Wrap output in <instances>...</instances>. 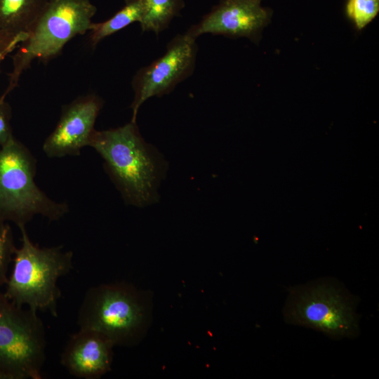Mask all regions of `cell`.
<instances>
[{
  "mask_svg": "<svg viewBox=\"0 0 379 379\" xmlns=\"http://www.w3.org/2000/svg\"><path fill=\"white\" fill-rule=\"evenodd\" d=\"M89 146L102 158L105 171L126 204L143 207L157 201L165 162L142 138L136 122L95 130Z\"/></svg>",
  "mask_w": 379,
  "mask_h": 379,
  "instance_id": "6da1fadb",
  "label": "cell"
},
{
  "mask_svg": "<svg viewBox=\"0 0 379 379\" xmlns=\"http://www.w3.org/2000/svg\"><path fill=\"white\" fill-rule=\"evenodd\" d=\"M19 229L22 245L15 250L4 293L17 305L57 317L61 295L57 283L72 270L73 253L60 246L41 248L30 240L25 226Z\"/></svg>",
  "mask_w": 379,
  "mask_h": 379,
  "instance_id": "7a4b0ae2",
  "label": "cell"
},
{
  "mask_svg": "<svg viewBox=\"0 0 379 379\" xmlns=\"http://www.w3.org/2000/svg\"><path fill=\"white\" fill-rule=\"evenodd\" d=\"M0 63H1V62H0Z\"/></svg>",
  "mask_w": 379,
  "mask_h": 379,
  "instance_id": "ffe728a7",
  "label": "cell"
},
{
  "mask_svg": "<svg viewBox=\"0 0 379 379\" xmlns=\"http://www.w3.org/2000/svg\"><path fill=\"white\" fill-rule=\"evenodd\" d=\"M37 311L0 291V379H41L46 339Z\"/></svg>",
  "mask_w": 379,
  "mask_h": 379,
  "instance_id": "8992f818",
  "label": "cell"
},
{
  "mask_svg": "<svg viewBox=\"0 0 379 379\" xmlns=\"http://www.w3.org/2000/svg\"><path fill=\"white\" fill-rule=\"evenodd\" d=\"M96 11L91 0H48L13 58L8 85L2 95L6 98L18 86L34 60L48 62L72 38L86 33Z\"/></svg>",
  "mask_w": 379,
  "mask_h": 379,
  "instance_id": "3957f363",
  "label": "cell"
},
{
  "mask_svg": "<svg viewBox=\"0 0 379 379\" xmlns=\"http://www.w3.org/2000/svg\"><path fill=\"white\" fill-rule=\"evenodd\" d=\"M142 3L141 29L156 34L166 29L185 6L183 0H142Z\"/></svg>",
  "mask_w": 379,
  "mask_h": 379,
  "instance_id": "5bb4252c",
  "label": "cell"
},
{
  "mask_svg": "<svg viewBox=\"0 0 379 379\" xmlns=\"http://www.w3.org/2000/svg\"><path fill=\"white\" fill-rule=\"evenodd\" d=\"M103 106L102 100L91 93L80 96L62 107L60 119L43 145L51 158L78 156L89 146L94 126Z\"/></svg>",
  "mask_w": 379,
  "mask_h": 379,
  "instance_id": "9c48e42d",
  "label": "cell"
},
{
  "mask_svg": "<svg viewBox=\"0 0 379 379\" xmlns=\"http://www.w3.org/2000/svg\"><path fill=\"white\" fill-rule=\"evenodd\" d=\"M36 160L14 137L0 147V221L25 226L35 215L58 220L69 212L66 203L49 198L35 183Z\"/></svg>",
  "mask_w": 379,
  "mask_h": 379,
  "instance_id": "277c9868",
  "label": "cell"
},
{
  "mask_svg": "<svg viewBox=\"0 0 379 379\" xmlns=\"http://www.w3.org/2000/svg\"><path fill=\"white\" fill-rule=\"evenodd\" d=\"M357 302L336 281L321 279L290 291L285 307V321L312 328L331 338L359 335Z\"/></svg>",
  "mask_w": 379,
  "mask_h": 379,
  "instance_id": "5b68a950",
  "label": "cell"
},
{
  "mask_svg": "<svg viewBox=\"0 0 379 379\" xmlns=\"http://www.w3.org/2000/svg\"><path fill=\"white\" fill-rule=\"evenodd\" d=\"M11 109L5 97L0 96V147L7 144L14 136L11 125Z\"/></svg>",
  "mask_w": 379,
  "mask_h": 379,
  "instance_id": "e0dca14e",
  "label": "cell"
},
{
  "mask_svg": "<svg viewBox=\"0 0 379 379\" xmlns=\"http://www.w3.org/2000/svg\"><path fill=\"white\" fill-rule=\"evenodd\" d=\"M16 248L11 226L0 221V291L7 282L8 266L13 261Z\"/></svg>",
  "mask_w": 379,
  "mask_h": 379,
  "instance_id": "2e32d148",
  "label": "cell"
},
{
  "mask_svg": "<svg viewBox=\"0 0 379 379\" xmlns=\"http://www.w3.org/2000/svg\"><path fill=\"white\" fill-rule=\"evenodd\" d=\"M256 1H261L262 0H256Z\"/></svg>",
  "mask_w": 379,
  "mask_h": 379,
  "instance_id": "d6986e66",
  "label": "cell"
},
{
  "mask_svg": "<svg viewBox=\"0 0 379 379\" xmlns=\"http://www.w3.org/2000/svg\"><path fill=\"white\" fill-rule=\"evenodd\" d=\"M345 11L357 29L366 27L379 12V0H347Z\"/></svg>",
  "mask_w": 379,
  "mask_h": 379,
  "instance_id": "9a60e30c",
  "label": "cell"
},
{
  "mask_svg": "<svg viewBox=\"0 0 379 379\" xmlns=\"http://www.w3.org/2000/svg\"><path fill=\"white\" fill-rule=\"evenodd\" d=\"M114 345L97 331L79 328L67 340L60 363L74 377L99 378L111 369Z\"/></svg>",
  "mask_w": 379,
  "mask_h": 379,
  "instance_id": "8fae6325",
  "label": "cell"
},
{
  "mask_svg": "<svg viewBox=\"0 0 379 379\" xmlns=\"http://www.w3.org/2000/svg\"><path fill=\"white\" fill-rule=\"evenodd\" d=\"M145 321L140 294L125 284H101L88 289L77 317L79 328L97 331L114 345L135 343Z\"/></svg>",
  "mask_w": 379,
  "mask_h": 379,
  "instance_id": "52a82bcc",
  "label": "cell"
},
{
  "mask_svg": "<svg viewBox=\"0 0 379 379\" xmlns=\"http://www.w3.org/2000/svg\"><path fill=\"white\" fill-rule=\"evenodd\" d=\"M197 50L196 39L178 34L168 43L161 57L138 71L132 81L131 121L136 122L138 109L147 99L170 93L192 74Z\"/></svg>",
  "mask_w": 379,
  "mask_h": 379,
  "instance_id": "ba28073f",
  "label": "cell"
},
{
  "mask_svg": "<svg viewBox=\"0 0 379 379\" xmlns=\"http://www.w3.org/2000/svg\"><path fill=\"white\" fill-rule=\"evenodd\" d=\"M142 15V0H125L124 6L110 18L102 22H92L88 30L91 46L94 48L106 37L135 22H140Z\"/></svg>",
  "mask_w": 379,
  "mask_h": 379,
  "instance_id": "4fadbf2b",
  "label": "cell"
},
{
  "mask_svg": "<svg viewBox=\"0 0 379 379\" xmlns=\"http://www.w3.org/2000/svg\"><path fill=\"white\" fill-rule=\"evenodd\" d=\"M25 39V36L12 38L0 30V62Z\"/></svg>",
  "mask_w": 379,
  "mask_h": 379,
  "instance_id": "ac0fdd59",
  "label": "cell"
},
{
  "mask_svg": "<svg viewBox=\"0 0 379 379\" xmlns=\"http://www.w3.org/2000/svg\"><path fill=\"white\" fill-rule=\"evenodd\" d=\"M48 0H0V30L15 38L27 36Z\"/></svg>",
  "mask_w": 379,
  "mask_h": 379,
  "instance_id": "7c38bea8",
  "label": "cell"
},
{
  "mask_svg": "<svg viewBox=\"0 0 379 379\" xmlns=\"http://www.w3.org/2000/svg\"><path fill=\"white\" fill-rule=\"evenodd\" d=\"M269 11L256 0H221L185 33L196 39L211 33L231 37L256 38L267 25Z\"/></svg>",
  "mask_w": 379,
  "mask_h": 379,
  "instance_id": "30bf717a",
  "label": "cell"
}]
</instances>
